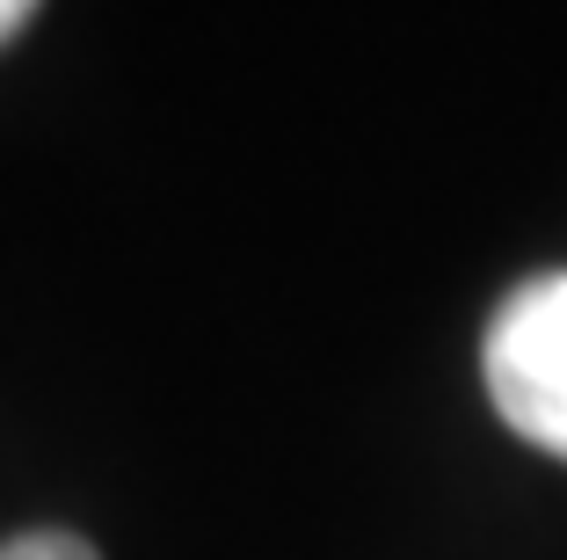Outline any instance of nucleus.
<instances>
[{"mask_svg": "<svg viewBox=\"0 0 567 560\" xmlns=\"http://www.w3.org/2000/svg\"><path fill=\"white\" fill-rule=\"evenodd\" d=\"M487 400L524 445L567 459V269L517 284L481 343Z\"/></svg>", "mask_w": 567, "mask_h": 560, "instance_id": "f257e3e1", "label": "nucleus"}, {"mask_svg": "<svg viewBox=\"0 0 567 560\" xmlns=\"http://www.w3.org/2000/svg\"><path fill=\"white\" fill-rule=\"evenodd\" d=\"M0 560H95V546L73 539V531H22V539L0 546Z\"/></svg>", "mask_w": 567, "mask_h": 560, "instance_id": "f03ea898", "label": "nucleus"}, {"mask_svg": "<svg viewBox=\"0 0 567 560\" xmlns=\"http://www.w3.org/2000/svg\"><path fill=\"white\" fill-rule=\"evenodd\" d=\"M30 16H37V0H0V44H8V37H16Z\"/></svg>", "mask_w": 567, "mask_h": 560, "instance_id": "7ed1b4c3", "label": "nucleus"}]
</instances>
